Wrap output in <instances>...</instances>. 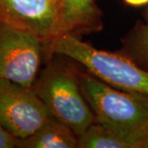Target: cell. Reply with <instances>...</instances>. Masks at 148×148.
Listing matches in <instances>:
<instances>
[{
    "mask_svg": "<svg viewBox=\"0 0 148 148\" xmlns=\"http://www.w3.org/2000/svg\"><path fill=\"white\" fill-rule=\"evenodd\" d=\"M127 57L148 71V8L144 21L134 28L127 40Z\"/></svg>",
    "mask_w": 148,
    "mask_h": 148,
    "instance_id": "10",
    "label": "cell"
},
{
    "mask_svg": "<svg viewBox=\"0 0 148 148\" xmlns=\"http://www.w3.org/2000/svg\"><path fill=\"white\" fill-rule=\"evenodd\" d=\"M0 21L47 46L59 35L56 0H0Z\"/></svg>",
    "mask_w": 148,
    "mask_h": 148,
    "instance_id": "6",
    "label": "cell"
},
{
    "mask_svg": "<svg viewBox=\"0 0 148 148\" xmlns=\"http://www.w3.org/2000/svg\"><path fill=\"white\" fill-rule=\"evenodd\" d=\"M43 51L38 39L0 21V79L32 87Z\"/></svg>",
    "mask_w": 148,
    "mask_h": 148,
    "instance_id": "5",
    "label": "cell"
},
{
    "mask_svg": "<svg viewBox=\"0 0 148 148\" xmlns=\"http://www.w3.org/2000/svg\"><path fill=\"white\" fill-rule=\"evenodd\" d=\"M128 5L133 7H141L148 5V0H123Z\"/></svg>",
    "mask_w": 148,
    "mask_h": 148,
    "instance_id": "12",
    "label": "cell"
},
{
    "mask_svg": "<svg viewBox=\"0 0 148 148\" xmlns=\"http://www.w3.org/2000/svg\"><path fill=\"white\" fill-rule=\"evenodd\" d=\"M144 148H148V139L147 141V143H145V146H144Z\"/></svg>",
    "mask_w": 148,
    "mask_h": 148,
    "instance_id": "13",
    "label": "cell"
},
{
    "mask_svg": "<svg viewBox=\"0 0 148 148\" xmlns=\"http://www.w3.org/2000/svg\"><path fill=\"white\" fill-rule=\"evenodd\" d=\"M33 89L54 119L77 137L95 121L94 113L80 87L78 76L61 65H49L36 78Z\"/></svg>",
    "mask_w": 148,
    "mask_h": 148,
    "instance_id": "3",
    "label": "cell"
},
{
    "mask_svg": "<svg viewBox=\"0 0 148 148\" xmlns=\"http://www.w3.org/2000/svg\"><path fill=\"white\" fill-rule=\"evenodd\" d=\"M79 148H132L131 145L110 127L95 121L78 136Z\"/></svg>",
    "mask_w": 148,
    "mask_h": 148,
    "instance_id": "9",
    "label": "cell"
},
{
    "mask_svg": "<svg viewBox=\"0 0 148 148\" xmlns=\"http://www.w3.org/2000/svg\"><path fill=\"white\" fill-rule=\"evenodd\" d=\"M17 139L7 132L0 124V148L16 147Z\"/></svg>",
    "mask_w": 148,
    "mask_h": 148,
    "instance_id": "11",
    "label": "cell"
},
{
    "mask_svg": "<svg viewBox=\"0 0 148 148\" xmlns=\"http://www.w3.org/2000/svg\"><path fill=\"white\" fill-rule=\"evenodd\" d=\"M78 137L75 132L53 117L32 136L17 140L16 147L21 148H75Z\"/></svg>",
    "mask_w": 148,
    "mask_h": 148,
    "instance_id": "8",
    "label": "cell"
},
{
    "mask_svg": "<svg viewBox=\"0 0 148 148\" xmlns=\"http://www.w3.org/2000/svg\"><path fill=\"white\" fill-rule=\"evenodd\" d=\"M45 52L69 57L96 78L113 87L148 96V71L127 55L98 49L69 33L59 34Z\"/></svg>",
    "mask_w": 148,
    "mask_h": 148,
    "instance_id": "2",
    "label": "cell"
},
{
    "mask_svg": "<svg viewBox=\"0 0 148 148\" xmlns=\"http://www.w3.org/2000/svg\"><path fill=\"white\" fill-rule=\"evenodd\" d=\"M77 76L95 121L110 127L132 148H144L148 139V96L117 89L91 74Z\"/></svg>",
    "mask_w": 148,
    "mask_h": 148,
    "instance_id": "1",
    "label": "cell"
},
{
    "mask_svg": "<svg viewBox=\"0 0 148 148\" xmlns=\"http://www.w3.org/2000/svg\"><path fill=\"white\" fill-rule=\"evenodd\" d=\"M59 34L74 36L99 32L101 12L95 0H56Z\"/></svg>",
    "mask_w": 148,
    "mask_h": 148,
    "instance_id": "7",
    "label": "cell"
},
{
    "mask_svg": "<svg viewBox=\"0 0 148 148\" xmlns=\"http://www.w3.org/2000/svg\"><path fill=\"white\" fill-rule=\"evenodd\" d=\"M51 118L33 87L0 79V124L17 140L25 139Z\"/></svg>",
    "mask_w": 148,
    "mask_h": 148,
    "instance_id": "4",
    "label": "cell"
}]
</instances>
